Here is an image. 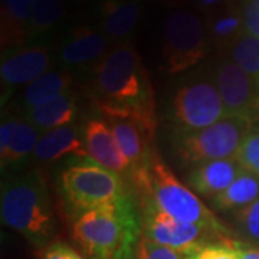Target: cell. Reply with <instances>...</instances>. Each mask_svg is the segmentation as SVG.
Returning a JSON list of instances; mask_svg holds the SVG:
<instances>
[{
  "label": "cell",
  "instance_id": "6da1fadb",
  "mask_svg": "<svg viewBox=\"0 0 259 259\" xmlns=\"http://www.w3.org/2000/svg\"><path fill=\"white\" fill-rule=\"evenodd\" d=\"M94 95L104 117H127L156 128L147 71L131 42L117 44L95 65Z\"/></svg>",
  "mask_w": 259,
  "mask_h": 259
},
{
  "label": "cell",
  "instance_id": "7a4b0ae2",
  "mask_svg": "<svg viewBox=\"0 0 259 259\" xmlns=\"http://www.w3.org/2000/svg\"><path fill=\"white\" fill-rule=\"evenodd\" d=\"M72 232L93 259H134L143 238L139 213L127 193L110 206L79 213Z\"/></svg>",
  "mask_w": 259,
  "mask_h": 259
},
{
  "label": "cell",
  "instance_id": "3957f363",
  "mask_svg": "<svg viewBox=\"0 0 259 259\" xmlns=\"http://www.w3.org/2000/svg\"><path fill=\"white\" fill-rule=\"evenodd\" d=\"M2 221L35 246H44L55 235V218L44 177L39 173L10 176L2 183Z\"/></svg>",
  "mask_w": 259,
  "mask_h": 259
},
{
  "label": "cell",
  "instance_id": "277c9868",
  "mask_svg": "<svg viewBox=\"0 0 259 259\" xmlns=\"http://www.w3.org/2000/svg\"><path fill=\"white\" fill-rule=\"evenodd\" d=\"M133 177L144 204H154L158 210L179 222L226 231L221 221L187 186L177 180L157 154L151 156L147 166L136 168Z\"/></svg>",
  "mask_w": 259,
  "mask_h": 259
},
{
  "label": "cell",
  "instance_id": "5b68a950",
  "mask_svg": "<svg viewBox=\"0 0 259 259\" xmlns=\"http://www.w3.org/2000/svg\"><path fill=\"white\" fill-rule=\"evenodd\" d=\"M253 125L255 122L246 118L226 115L206 128H176L171 139L173 150L183 164L192 166L235 157Z\"/></svg>",
  "mask_w": 259,
  "mask_h": 259
},
{
  "label": "cell",
  "instance_id": "8992f818",
  "mask_svg": "<svg viewBox=\"0 0 259 259\" xmlns=\"http://www.w3.org/2000/svg\"><path fill=\"white\" fill-rule=\"evenodd\" d=\"M209 37L203 20L190 10H176L164 22L161 55L167 74L193 68L209 52Z\"/></svg>",
  "mask_w": 259,
  "mask_h": 259
},
{
  "label": "cell",
  "instance_id": "52a82bcc",
  "mask_svg": "<svg viewBox=\"0 0 259 259\" xmlns=\"http://www.w3.org/2000/svg\"><path fill=\"white\" fill-rule=\"evenodd\" d=\"M61 187L66 202L78 213L110 206L125 193L118 175L95 163L68 167L61 175Z\"/></svg>",
  "mask_w": 259,
  "mask_h": 259
},
{
  "label": "cell",
  "instance_id": "ba28073f",
  "mask_svg": "<svg viewBox=\"0 0 259 259\" xmlns=\"http://www.w3.org/2000/svg\"><path fill=\"white\" fill-rule=\"evenodd\" d=\"M228 115L214 79L199 76L177 90L171 118L179 130H202Z\"/></svg>",
  "mask_w": 259,
  "mask_h": 259
},
{
  "label": "cell",
  "instance_id": "9c48e42d",
  "mask_svg": "<svg viewBox=\"0 0 259 259\" xmlns=\"http://www.w3.org/2000/svg\"><path fill=\"white\" fill-rule=\"evenodd\" d=\"M143 228L148 239L161 246L176 250L185 256L207 243L229 241V238L226 236V231L202 225L179 222L171 216L158 210L151 203L143 204Z\"/></svg>",
  "mask_w": 259,
  "mask_h": 259
},
{
  "label": "cell",
  "instance_id": "30bf717a",
  "mask_svg": "<svg viewBox=\"0 0 259 259\" xmlns=\"http://www.w3.org/2000/svg\"><path fill=\"white\" fill-rule=\"evenodd\" d=\"M218 85L228 115L252 122L259 121V87L236 62L223 56L214 68Z\"/></svg>",
  "mask_w": 259,
  "mask_h": 259
},
{
  "label": "cell",
  "instance_id": "8fae6325",
  "mask_svg": "<svg viewBox=\"0 0 259 259\" xmlns=\"http://www.w3.org/2000/svg\"><path fill=\"white\" fill-rule=\"evenodd\" d=\"M124 157L134 170L147 166L151 160L150 144L154 137V127L127 117H105Z\"/></svg>",
  "mask_w": 259,
  "mask_h": 259
},
{
  "label": "cell",
  "instance_id": "7c38bea8",
  "mask_svg": "<svg viewBox=\"0 0 259 259\" xmlns=\"http://www.w3.org/2000/svg\"><path fill=\"white\" fill-rule=\"evenodd\" d=\"M52 58L48 48H25L3 58L0 66L2 87L15 88L19 85L33 82L49 71Z\"/></svg>",
  "mask_w": 259,
  "mask_h": 259
},
{
  "label": "cell",
  "instance_id": "4fadbf2b",
  "mask_svg": "<svg viewBox=\"0 0 259 259\" xmlns=\"http://www.w3.org/2000/svg\"><path fill=\"white\" fill-rule=\"evenodd\" d=\"M83 143L87 148V156L95 164L108 168L117 175L124 173L131 167L128 160L121 153L111 128H108L104 121H88L83 130Z\"/></svg>",
  "mask_w": 259,
  "mask_h": 259
},
{
  "label": "cell",
  "instance_id": "5bb4252c",
  "mask_svg": "<svg viewBox=\"0 0 259 259\" xmlns=\"http://www.w3.org/2000/svg\"><path fill=\"white\" fill-rule=\"evenodd\" d=\"M108 40L105 33L97 29L88 26L75 28L61 48L59 58L62 64L69 66L97 65L110 52Z\"/></svg>",
  "mask_w": 259,
  "mask_h": 259
},
{
  "label": "cell",
  "instance_id": "9a60e30c",
  "mask_svg": "<svg viewBox=\"0 0 259 259\" xmlns=\"http://www.w3.org/2000/svg\"><path fill=\"white\" fill-rule=\"evenodd\" d=\"M241 170V164L235 157L206 161L193 166L187 176V183L199 194L216 197L236 180Z\"/></svg>",
  "mask_w": 259,
  "mask_h": 259
},
{
  "label": "cell",
  "instance_id": "2e32d148",
  "mask_svg": "<svg viewBox=\"0 0 259 259\" xmlns=\"http://www.w3.org/2000/svg\"><path fill=\"white\" fill-rule=\"evenodd\" d=\"M141 12L139 0H104L100 6L102 32L108 39L122 44L139 26Z\"/></svg>",
  "mask_w": 259,
  "mask_h": 259
},
{
  "label": "cell",
  "instance_id": "e0dca14e",
  "mask_svg": "<svg viewBox=\"0 0 259 259\" xmlns=\"http://www.w3.org/2000/svg\"><path fill=\"white\" fill-rule=\"evenodd\" d=\"M78 115L76 95L72 91L62 94L51 101L25 111V121L36 130L51 131L71 125Z\"/></svg>",
  "mask_w": 259,
  "mask_h": 259
},
{
  "label": "cell",
  "instance_id": "ac0fdd59",
  "mask_svg": "<svg viewBox=\"0 0 259 259\" xmlns=\"http://www.w3.org/2000/svg\"><path fill=\"white\" fill-rule=\"evenodd\" d=\"M204 26L210 45L219 52L231 51L233 45L245 35L242 12L231 5H223L218 9L207 12Z\"/></svg>",
  "mask_w": 259,
  "mask_h": 259
},
{
  "label": "cell",
  "instance_id": "d6986e66",
  "mask_svg": "<svg viewBox=\"0 0 259 259\" xmlns=\"http://www.w3.org/2000/svg\"><path fill=\"white\" fill-rule=\"evenodd\" d=\"M35 2L8 0L2 3L0 16V42L2 48H16L29 40V19Z\"/></svg>",
  "mask_w": 259,
  "mask_h": 259
},
{
  "label": "cell",
  "instance_id": "ffe728a7",
  "mask_svg": "<svg viewBox=\"0 0 259 259\" xmlns=\"http://www.w3.org/2000/svg\"><path fill=\"white\" fill-rule=\"evenodd\" d=\"M33 154L40 161H54L68 154L87 157V148L79 136V130L68 125L48 131L40 137Z\"/></svg>",
  "mask_w": 259,
  "mask_h": 259
},
{
  "label": "cell",
  "instance_id": "44dd1931",
  "mask_svg": "<svg viewBox=\"0 0 259 259\" xmlns=\"http://www.w3.org/2000/svg\"><path fill=\"white\" fill-rule=\"evenodd\" d=\"M74 76L68 71H48L26 87L23 93L25 108H33L71 91Z\"/></svg>",
  "mask_w": 259,
  "mask_h": 259
},
{
  "label": "cell",
  "instance_id": "7402d4cb",
  "mask_svg": "<svg viewBox=\"0 0 259 259\" xmlns=\"http://www.w3.org/2000/svg\"><path fill=\"white\" fill-rule=\"evenodd\" d=\"M256 199H259V177L242 168L236 180L225 192L213 197V206L218 210H241Z\"/></svg>",
  "mask_w": 259,
  "mask_h": 259
},
{
  "label": "cell",
  "instance_id": "603a6c76",
  "mask_svg": "<svg viewBox=\"0 0 259 259\" xmlns=\"http://www.w3.org/2000/svg\"><path fill=\"white\" fill-rule=\"evenodd\" d=\"M39 130L28 121L10 120V140L5 151L0 153L2 168L16 164L35 151L39 143Z\"/></svg>",
  "mask_w": 259,
  "mask_h": 259
},
{
  "label": "cell",
  "instance_id": "cb8c5ba5",
  "mask_svg": "<svg viewBox=\"0 0 259 259\" xmlns=\"http://www.w3.org/2000/svg\"><path fill=\"white\" fill-rule=\"evenodd\" d=\"M65 13V0H36L29 19V39L51 30L64 19Z\"/></svg>",
  "mask_w": 259,
  "mask_h": 259
},
{
  "label": "cell",
  "instance_id": "d4e9b609",
  "mask_svg": "<svg viewBox=\"0 0 259 259\" xmlns=\"http://www.w3.org/2000/svg\"><path fill=\"white\" fill-rule=\"evenodd\" d=\"M231 59L241 66L242 69L253 78L259 87V39L243 35L233 45L231 51Z\"/></svg>",
  "mask_w": 259,
  "mask_h": 259
},
{
  "label": "cell",
  "instance_id": "484cf974",
  "mask_svg": "<svg viewBox=\"0 0 259 259\" xmlns=\"http://www.w3.org/2000/svg\"><path fill=\"white\" fill-rule=\"evenodd\" d=\"M235 158L242 168L259 177V125L255 124L245 137Z\"/></svg>",
  "mask_w": 259,
  "mask_h": 259
},
{
  "label": "cell",
  "instance_id": "4316f807",
  "mask_svg": "<svg viewBox=\"0 0 259 259\" xmlns=\"http://www.w3.org/2000/svg\"><path fill=\"white\" fill-rule=\"evenodd\" d=\"M239 245L235 241L212 242L186 255L185 259H241Z\"/></svg>",
  "mask_w": 259,
  "mask_h": 259
},
{
  "label": "cell",
  "instance_id": "83f0119b",
  "mask_svg": "<svg viewBox=\"0 0 259 259\" xmlns=\"http://www.w3.org/2000/svg\"><path fill=\"white\" fill-rule=\"evenodd\" d=\"M239 232L246 241L259 243V199L236 213Z\"/></svg>",
  "mask_w": 259,
  "mask_h": 259
},
{
  "label": "cell",
  "instance_id": "f1b7e54d",
  "mask_svg": "<svg viewBox=\"0 0 259 259\" xmlns=\"http://www.w3.org/2000/svg\"><path fill=\"white\" fill-rule=\"evenodd\" d=\"M134 259H185V255L150 241L147 236H143Z\"/></svg>",
  "mask_w": 259,
  "mask_h": 259
},
{
  "label": "cell",
  "instance_id": "f546056e",
  "mask_svg": "<svg viewBox=\"0 0 259 259\" xmlns=\"http://www.w3.org/2000/svg\"><path fill=\"white\" fill-rule=\"evenodd\" d=\"M241 12L245 33L259 39V8L248 2L246 5H243Z\"/></svg>",
  "mask_w": 259,
  "mask_h": 259
},
{
  "label": "cell",
  "instance_id": "4dcf8cb0",
  "mask_svg": "<svg viewBox=\"0 0 259 259\" xmlns=\"http://www.w3.org/2000/svg\"><path fill=\"white\" fill-rule=\"evenodd\" d=\"M81 255L76 253L71 246L64 243H51L44 252L42 259H79Z\"/></svg>",
  "mask_w": 259,
  "mask_h": 259
},
{
  "label": "cell",
  "instance_id": "1f68e13d",
  "mask_svg": "<svg viewBox=\"0 0 259 259\" xmlns=\"http://www.w3.org/2000/svg\"><path fill=\"white\" fill-rule=\"evenodd\" d=\"M226 2H228V0H197L199 6H200L202 9L207 10V12L221 8L223 5H226Z\"/></svg>",
  "mask_w": 259,
  "mask_h": 259
},
{
  "label": "cell",
  "instance_id": "d6a6232c",
  "mask_svg": "<svg viewBox=\"0 0 259 259\" xmlns=\"http://www.w3.org/2000/svg\"><path fill=\"white\" fill-rule=\"evenodd\" d=\"M241 259H259V249H241Z\"/></svg>",
  "mask_w": 259,
  "mask_h": 259
},
{
  "label": "cell",
  "instance_id": "836d02e7",
  "mask_svg": "<svg viewBox=\"0 0 259 259\" xmlns=\"http://www.w3.org/2000/svg\"><path fill=\"white\" fill-rule=\"evenodd\" d=\"M164 5L170 6V8H179V6H183L186 5L187 0H161Z\"/></svg>",
  "mask_w": 259,
  "mask_h": 259
},
{
  "label": "cell",
  "instance_id": "e575fe53",
  "mask_svg": "<svg viewBox=\"0 0 259 259\" xmlns=\"http://www.w3.org/2000/svg\"><path fill=\"white\" fill-rule=\"evenodd\" d=\"M249 3H252V5H255V6H258L259 8V0H248Z\"/></svg>",
  "mask_w": 259,
  "mask_h": 259
},
{
  "label": "cell",
  "instance_id": "d590c367",
  "mask_svg": "<svg viewBox=\"0 0 259 259\" xmlns=\"http://www.w3.org/2000/svg\"><path fill=\"white\" fill-rule=\"evenodd\" d=\"M5 2H8V0H2V3H5Z\"/></svg>",
  "mask_w": 259,
  "mask_h": 259
},
{
  "label": "cell",
  "instance_id": "8d00e7d4",
  "mask_svg": "<svg viewBox=\"0 0 259 259\" xmlns=\"http://www.w3.org/2000/svg\"><path fill=\"white\" fill-rule=\"evenodd\" d=\"M32 2H36V0H32Z\"/></svg>",
  "mask_w": 259,
  "mask_h": 259
}]
</instances>
